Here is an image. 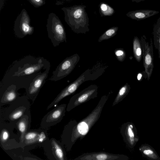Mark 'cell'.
<instances>
[{
	"instance_id": "obj_20",
	"label": "cell",
	"mask_w": 160,
	"mask_h": 160,
	"mask_svg": "<svg viewBox=\"0 0 160 160\" xmlns=\"http://www.w3.org/2000/svg\"><path fill=\"white\" fill-rule=\"evenodd\" d=\"M51 141L52 151L56 159L60 160H65V152L63 147L60 145V143L58 142L53 138Z\"/></svg>"
},
{
	"instance_id": "obj_12",
	"label": "cell",
	"mask_w": 160,
	"mask_h": 160,
	"mask_svg": "<svg viewBox=\"0 0 160 160\" xmlns=\"http://www.w3.org/2000/svg\"><path fill=\"white\" fill-rule=\"evenodd\" d=\"M48 72L46 71L38 75L33 80L29 88L28 95L31 97H35L45 82L48 76Z\"/></svg>"
},
{
	"instance_id": "obj_22",
	"label": "cell",
	"mask_w": 160,
	"mask_h": 160,
	"mask_svg": "<svg viewBox=\"0 0 160 160\" xmlns=\"http://www.w3.org/2000/svg\"><path fill=\"white\" fill-rule=\"evenodd\" d=\"M99 11L102 17L111 16L115 12L113 8L104 2H101L100 3Z\"/></svg>"
},
{
	"instance_id": "obj_11",
	"label": "cell",
	"mask_w": 160,
	"mask_h": 160,
	"mask_svg": "<svg viewBox=\"0 0 160 160\" xmlns=\"http://www.w3.org/2000/svg\"><path fill=\"white\" fill-rule=\"evenodd\" d=\"M121 133L129 147L134 148L139 140L137 130L134 124L130 122L124 123L121 127Z\"/></svg>"
},
{
	"instance_id": "obj_1",
	"label": "cell",
	"mask_w": 160,
	"mask_h": 160,
	"mask_svg": "<svg viewBox=\"0 0 160 160\" xmlns=\"http://www.w3.org/2000/svg\"><path fill=\"white\" fill-rule=\"evenodd\" d=\"M112 93L102 96L95 108L86 118L78 122L75 120L68 123L69 125V135L66 139L65 144L68 150H70L78 140H82L98 121L104 106Z\"/></svg>"
},
{
	"instance_id": "obj_10",
	"label": "cell",
	"mask_w": 160,
	"mask_h": 160,
	"mask_svg": "<svg viewBox=\"0 0 160 160\" xmlns=\"http://www.w3.org/2000/svg\"><path fill=\"white\" fill-rule=\"evenodd\" d=\"M87 81V80L85 73L84 72L75 80L67 86L61 91L53 101L47 107V109L57 105L65 97L73 93L83 82Z\"/></svg>"
},
{
	"instance_id": "obj_16",
	"label": "cell",
	"mask_w": 160,
	"mask_h": 160,
	"mask_svg": "<svg viewBox=\"0 0 160 160\" xmlns=\"http://www.w3.org/2000/svg\"><path fill=\"white\" fill-rule=\"evenodd\" d=\"M139 149L143 157L151 160H160V157L156 151L150 145L142 144Z\"/></svg>"
},
{
	"instance_id": "obj_25",
	"label": "cell",
	"mask_w": 160,
	"mask_h": 160,
	"mask_svg": "<svg viewBox=\"0 0 160 160\" xmlns=\"http://www.w3.org/2000/svg\"><path fill=\"white\" fill-rule=\"evenodd\" d=\"M16 97L15 88L14 87H10L8 89L4 95L3 100L9 102L14 100Z\"/></svg>"
},
{
	"instance_id": "obj_29",
	"label": "cell",
	"mask_w": 160,
	"mask_h": 160,
	"mask_svg": "<svg viewBox=\"0 0 160 160\" xmlns=\"http://www.w3.org/2000/svg\"><path fill=\"white\" fill-rule=\"evenodd\" d=\"M8 137V132L5 130L2 131L1 134V138L4 141L7 140Z\"/></svg>"
},
{
	"instance_id": "obj_8",
	"label": "cell",
	"mask_w": 160,
	"mask_h": 160,
	"mask_svg": "<svg viewBox=\"0 0 160 160\" xmlns=\"http://www.w3.org/2000/svg\"><path fill=\"white\" fill-rule=\"evenodd\" d=\"M66 107V104H61L48 112L42 120L41 127L47 128L60 122L65 115Z\"/></svg>"
},
{
	"instance_id": "obj_26",
	"label": "cell",
	"mask_w": 160,
	"mask_h": 160,
	"mask_svg": "<svg viewBox=\"0 0 160 160\" xmlns=\"http://www.w3.org/2000/svg\"><path fill=\"white\" fill-rule=\"evenodd\" d=\"M114 52L118 61L120 62H122L124 60L126 57V53L123 48H116Z\"/></svg>"
},
{
	"instance_id": "obj_7",
	"label": "cell",
	"mask_w": 160,
	"mask_h": 160,
	"mask_svg": "<svg viewBox=\"0 0 160 160\" xmlns=\"http://www.w3.org/2000/svg\"><path fill=\"white\" fill-rule=\"evenodd\" d=\"M142 50L143 65L144 71L147 75V79L149 80L152 74L154 68L153 52L152 41L150 39V43L143 35L140 39Z\"/></svg>"
},
{
	"instance_id": "obj_17",
	"label": "cell",
	"mask_w": 160,
	"mask_h": 160,
	"mask_svg": "<svg viewBox=\"0 0 160 160\" xmlns=\"http://www.w3.org/2000/svg\"><path fill=\"white\" fill-rule=\"evenodd\" d=\"M46 138L44 132L39 133L36 132H30L26 133L24 139L27 143L30 144L33 142H42L45 140Z\"/></svg>"
},
{
	"instance_id": "obj_5",
	"label": "cell",
	"mask_w": 160,
	"mask_h": 160,
	"mask_svg": "<svg viewBox=\"0 0 160 160\" xmlns=\"http://www.w3.org/2000/svg\"><path fill=\"white\" fill-rule=\"evenodd\" d=\"M98 88L97 85L92 84L74 95L68 104L67 111L69 112L78 106L97 97Z\"/></svg>"
},
{
	"instance_id": "obj_18",
	"label": "cell",
	"mask_w": 160,
	"mask_h": 160,
	"mask_svg": "<svg viewBox=\"0 0 160 160\" xmlns=\"http://www.w3.org/2000/svg\"><path fill=\"white\" fill-rule=\"evenodd\" d=\"M152 34L154 47L158 51V58H160V17L154 26Z\"/></svg>"
},
{
	"instance_id": "obj_2",
	"label": "cell",
	"mask_w": 160,
	"mask_h": 160,
	"mask_svg": "<svg viewBox=\"0 0 160 160\" xmlns=\"http://www.w3.org/2000/svg\"><path fill=\"white\" fill-rule=\"evenodd\" d=\"M85 5H75L64 7L61 9L64 14V20L74 32L85 34L89 31V19Z\"/></svg>"
},
{
	"instance_id": "obj_4",
	"label": "cell",
	"mask_w": 160,
	"mask_h": 160,
	"mask_svg": "<svg viewBox=\"0 0 160 160\" xmlns=\"http://www.w3.org/2000/svg\"><path fill=\"white\" fill-rule=\"evenodd\" d=\"M80 58L77 53L66 58L57 66L49 79L57 81L67 76L74 69Z\"/></svg>"
},
{
	"instance_id": "obj_21",
	"label": "cell",
	"mask_w": 160,
	"mask_h": 160,
	"mask_svg": "<svg viewBox=\"0 0 160 160\" xmlns=\"http://www.w3.org/2000/svg\"><path fill=\"white\" fill-rule=\"evenodd\" d=\"M131 89L130 85L128 83H126L120 89L113 103V107L122 101L128 94Z\"/></svg>"
},
{
	"instance_id": "obj_31",
	"label": "cell",
	"mask_w": 160,
	"mask_h": 160,
	"mask_svg": "<svg viewBox=\"0 0 160 160\" xmlns=\"http://www.w3.org/2000/svg\"><path fill=\"white\" fill-rule=\"evenodd\" d=\"M145 0H131V1L133 2H135L137 3L139 2H141L142 1H144Z\"/></svg>"
},
{
	"instance_id": "obj_6",
	"label": "cell",
	"mask_w": 160,
	"mask_h": 160,
	"mask_svg": "<svg viewBox=\"0 0 160 160\" xmlns=\"http://www.w3.org/2000/svg\"><path fill=\"white\" fill-rule=\"evenodd\" d=\"M34 28L30 24V18L25 9H23L17 16L14 24V31L16 36L23 38L33 34Z\"/></svg>"
},
{
	"instance_id": "obj_30",
	"label": "cell",
	"mask_w": 160,
	"mask_h": 160,
	"mask_svg": "<svg viewBox=\"0 0 160 160\" xmlns=\"http://www.w3.org/2000/svg\"><path fill=\"white\" fill-rule=\"evenodd\" d=\"M145 74H147V73L144 71L142 72H138L137 75V80L139 82L142 81L143 79V77L145 76Z\"/></svg>"
},
{
	"instance_id": "obj_27",
	"label": "cell",
	"mask_w": 160,
	"mask_h": 160,
	"mask_svg": "<svg viewBox=\"0 0 160 160\" xmlns=\"http://www.w3.org/2000/svg\"><path fill=\"white\" fill-rule=\"evenodd\" d=\"M23 111L22 108H18L13 112L10 114L11 119L14 120L21 117L23 114Z\"/></svg>"
},
{
	"instance_id": "obj_3",
	"label": "cell",
	"mask_w": 160,
	"mask_h": 160,
	"mask_svg": "<svg viewBox=\"0 0 160 160\" xmlns=\"http://www.w3.org/2000/svg\"><path fill=\"white\" fill-rule=\"evenodd\" d=\"M48 36L54 47L62 42H66V35L64 27L59 18L53 12L48 16L46 25Z\"/></svg>"
},
{
	"instance_id": "obj_15",
	"label": "cell",
	"mask_w": 160,
	"mask_h": 160,
	"mask_svg": "<svg viewBox=\"0 0 160 160\" xmlns=\"http://www.w3.org/2000/svg\"><path fill=\"white\" fill-rule=\"evenodd\" d=\"M101 64H96L92 69H88L84 72L87 81L94 80L97 79L105 72L106 68Z\"/></svg>"
},
{
	"instance_id": "obj_32",
	"label": "cell",
	"mask_w": 160,
	"mask_h": 160,
	"mask_svg": "<svg viewBox=\"0 0 160 160\" xmlns=\"http://www.w3.org/2000/svg\"><path fill=\"white\" fill-rule=\"evenodd\" d=\"M64 0V1H71V0Z\"/></svg>"
},
{
	"instance_id": "obj_24",
	"label": "cell",
	"mask_w": 160,
	"mask_h": 160,
	"mask_svg": "<svg viewBox=\"0 0 160 160\" xmlns=\"http://www.w3.org/2000/svg\"><path fill=\"white\" fill-rule=\"evenodd\" d=\"M18 128L21 133V138L22 142L24 140V136L28 128V120L25 117L22 118L18 123Z\"/></svg>"
},
{
	"instance_id": "obj_28",
	"label": "cell",
	"mask_w": 160,
	"mask_h": 160,
	"mask_svg": "<svg viewBox=\"0 0 160 160\" xmlns=\"http://www.w3.org/2000/svg\"><path fill=\"white\" fill-rule=\"evenodd\" d=\"M30 3L35 7L39 8L45 4L44 0H28Z\"/></svg>"
},
{
	"instance_id": "obj_9",
	"label": "cell",
	"mask_w": 160,
	"mask_h": 160,
	"mask_svg": "<svg viewBox=\"0 0 160 160\" xmlns=\"http://www.w3.org/2000/svg\"><path fill=\"white\" fill-rule=\"evenodd\" d=\"M127 156L100 152L84 153L74 159V160H128Z\"/></svg>"
},
{
	"instance_id": "obj_14",
	"label": "cell",
	"mask_w": 160,
	"mask_h": 160,
	"mask_svg": "<svg viewBox=\"0 0 160 160\" xmlns=\"http://www.w3.org/2000/svg\"><path fill=\"white\" fill-rule=\"evenodd\" d=\"M43 67L42 61L40 59L37 63L30 65L22 68H20L13 76H23L32 74L40 70Z\"/></svg>"
},
{
	"instance_id": "obj_19",
	"label": "cell",
	"mask_w": 160,
	"mask_h": 160,
	"mask_svg": "<svg viewBox=\"0 0 160 160\" xmlns=\"http://www.w3.org/2000/svg\"><path fill=\"white\" fill-rule=\"evenodd\" d=\"M133 55L136 60L140 62L142 57V50L140 39L138 37H134L132 41Z\"/></svg>"
},
{
	"instance_id": "obj_23",
	"label": "cell",
	"mask_w": 160,
	"mask_h": 160,
	"mask_svg": "<svg viewBox=\"0 0 160 160\" xmlns=\"http://www.w3.org/2000/svg\"><path fill=\"white\" fill-rule=\"evenodd\" d=\"M118 29V27H113L109 28L100 37L98 42H100L113 37L117 34Z\"/></svg>"
},
{
	"instance_id": "obj_13",
	"label": "cell",
	"mask_w": 160,
	"mask_h": 160,
	"mask_svg": "<svg viewBox=\"0 0 160 160\" xmlns=\"http://www.w3.org/2000/svg\"><path fill=\"white\" fill-rule=\"evenodd\" d=\"M159 13V12L152 10H139L130 11L126 14L129 18L137 21L144 19Z\"/></svg>"
}]
</instances>
